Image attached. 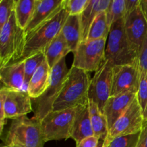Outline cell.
Masks as SVG:
<instances>
[{
  "instance_id": "cell-18",
  "label": "cell",
  "mask_w": 147,
  "mask_h": 147,
  "mask_svg": "<svg viewBox=\"0 0 147 147\" xmlns=\"http://www.w3.org/2000/svg\"><path fill=\"white\" fill-rule=\"evenodd\" d=\"M111 0H90L83 12L80 15L81 27V42L87 38L89 29L96 17L100 13L106 11Z\"/></svg>"
},
{
  "instance_id": "cell-37",
  "label": "cell",
  "mask_w": 147,
  "mask_h": 147,
  "mask_svg": "<svg viewBox=\"0 0 147 147\" xmlns=\"http://www.w3.org/2000/svg\"><path fill=\"white\" fill-rule=\"evenodd\" d=\"M103 144H104V141L100 140L99 141V143L98 144L97 147H103Z\"/></svg>"
},
{
  "instance_id": "cell-29",
  "label": "cell",
  "mask_w": 147,
  "mask_h": 147,
  "mask_svg": "<svg viewBox=\"0 0 147 147\" xmlns=\"http://www.w3.org/2000/svg\"><path fill=\"white\" fill-rule=\"evenodd\" d=\"M140 133L127 135L116 138L111 142L109 147H136L139 141Z\"/></svg>"
},
{
  "instance_id": "cell-31",
  "label": "cell",
  "mask_w": 147,
  "mask_h": 147,
  "mask_svg": "<svg viewBox=\"0 0 147 147\" xmlns=\"http://www.w3.org/2000/svg\"><path fill=\"white\" fill-rule=\"evenodd\" d=\"M136 97L144 112L147 106V75L141 77L139 90L136 94Z\"/></svg>"
},
{
  "instance_id": "cell-15",
  "label": "cell",
  "mask_w": 147,
  "mask_h": 147,
  "mask_svg": "<svg viewBox=\"0 0 147 147\" xmlns=\"http://www.w3.org/2000/svg\"><path fill=\"white\" fill-rule=\"evenodd\" d=\"M136 97V93H126L109 98L103 111L107 120L109 131L123 114Z\"/></svg>"
},
{
  "instance_id": "cell-5",
  "label": "cell",
  "mask_w": 147,
  "mask_h": 147,
  "mask_svg": "<svg viewBox=\"0 0 147 147\" xmlns=\"http://www.w3.org/2000/svg\"><path fill=\"white\" fill-rule=\"evenodd\" d=\"M45 143L40 121L27 116L13 119L5 139L10 147H43Z\"/></svg>"
},
{
  "instance_id": "cell-23",
  "label": "cell",
  "mask_w": 147,
  "mask_h": 147,
  "mask_svg": "<svg viewBox=\"0 0 147 147\" xmlns=\"http://www.w3.org/2000/svg\"><path fill=\"white\" fill-rule=\"evenodd\" d=\"M36 0H15L16 20L20 27L25 30L34 13Z\"/></svg>"
},
{
  "instance_id": "cell-4",
  "label": "cell",
  "mask_w": 147,
  "mask_h": 147,
  "mask_svg": "<svg viewBox=\"0 0 147 147\" xmlns=\"http://www.w3.org/2000/svg\"><path fill=\"white\" fill-rule=\"evenodd\" d=\"M26 34L16 20L14 11L5 25L0 30V65L18 62L24 53Z\"/></svg>"
},
{
  "instance_id": "cell-7",
  "label": "cell",
  "mask_w": 147,
  "mask_h": 147,
  "mask_svg": "<svg viewBox=\"0 0 147 147\" xmlns=\"http://www.w3.org/2000/svg\"><path fill=\"white\" fill-rule=\"evenodd\" d=\"M74 115L75 108L48 113L40 121L45 142L70 138Z\"/></svg>"
},
{
  "instance_id": "cell-33",
  "label": "cell",
  "mask_w": 147,
  "mask_h": 147,
  "mask_svg": "<svg viewBox=\"0 0 147 147\" xmlns=\"http://www.w3.org/2000/svg\"><path fill=\"white\" fill-rule=\"evenodd\" d=\"M136 147H147V125H144Z\"/></svg>"
},
{
  "instance_id": "cell-35",
  "label": "cell",
  "mask_w": 147,
  "mask_h": 147,
  "mask_svg": "<svg viewBox=\"0 0 147 147\" xmlns=\"http://www.w3.org/2000/svg\"><path fill=\"white\" fill-rule=\"evenodd\" d=\"M139 6L147 22V0H140Z\"/></svg>"
},
{
  "instance_id": "cell-25",
  "label": "cell",
  "mask_w": 147,
  "mask_h": 147,
  "mask_svg": "<svg viewBox=\"0 0 147 147\" xmlns=\"http://www.w3.org/2000/svg\"><path fill=\"white\" fill-rule=\"evenodd\" d=\"M46 60L44 53H40L23 60L24 63V83L23 90L27 91L32 77L43 62Z\"/></svg>"
},
{
  "instance_id": "cell-1",
  "label": "cell",
  "mask_w": 147,
  "mask_h": 147,
  "mask_svg": "<svg viewBox=\"0 0 147 147\" xmlns=\"http://www.w3.org/2000/svg\"><path fill=\"white\" fill-rule=\"evenodd\" d=\"M90 82V76L88 72L72 66L63 83L61 91L55 101L53 111L88 104Z\"/></svg>"
},
{
  "instance_id": "cell-38",
  "label": "cell",
  "mask_w": 147,
  "mask_h": 147,
  "mask_svg": "<svg viewBox=\"0 0 147 147\" xmlns=\"http://www.w3.org/2000/svg\"><path fill=\"white\" fill-rule=\"evenodd\" d=\"M1 147H10L9 146H8V145H4V146H1Z\"/></svg>"
},
{
  "instance_id": "cell-3",
  "label": "cell",
  "mask_w": 147,
  "mask_h": 147,
  "mask_svg": "<svg viewBox=\"0 0 147 147\" xmlns=\"http://www.w3.org/2000/svg\"><path fill=\"white\" fill-rule=\"evenodd\" d=\"M69 15L63 7L51 19L27 34L24 53L19 61H23L37 53H44L47 46L60 34Z\"/></svg>"
},
{
  "instance_id": "cell-13",
  "label": "cell",
  "mask_w": 147,
  "mask_h": 147,
  "mask_svg": "<svg viewBox=\"0 0 147 147\" xmlns=\"http://www.w3.org/2000/svg\"><path fill=\"white\" fill-rule=\"evenodd\" d=\"M124 29L131 42L139 53L147 34V22L140 6L131 11L124 18Z\"/></svg>"
},
{
  "instance_id": "cell-36",
  "label": "cell",
  "mask_w": 147,
  "mask_h": 147,
  "mask_svg": "<svg viewBox=\"0 0 147 147\" xmlns=\"http://www.w3.org/2000/svg\"><path fill=\"white\" fill-rule=\"evenodd\" d=\"M144 116V125H147V106L143 112Z\"/></svg>"
},
{
  "instance_id": "cell-34",
  "label": "cell",
  "mask_w": 147,
  "mask_h": 147,
  "mask_svg": "<svg viewBox=\"0 0 147 147\" xmlns=\"http://www.w3.org/2000/svg\"><path fill=\"white\" fill-rule=\"evenodd\" d=\"M125 1H126V16L140 4V0H125Z\"/></svg>"
},
{
  "instance_id": "cell-21",
  "label": "cell",
  "mask_w": 147,
  "mask_h": 147,
  "mask_svg": "<svg viewBox=\"0 0 147 147\" xmlns=\"http://www.w3.org/2000/svg\"><path fill=\"white\" fill-rule=\"evenodd\" d=\"M61 32L71 52L74 53L81 42L80 15H69L63 25Z\"/></svg>"
},
{
  "instance_id": "cell-6",
  "label": "cell",
  "mask_w": 147,
  "mask_h": 147,
  "mask_svg": "<svg viewBox=\"0 0 147 147\" xmlns=\"http://www.w3.org/2000/svg\"><path fill=\"white\" fill-rule=\"evenodd\" d=\"M69 70L66 65L65 57L52 68L50 81L46 90L40 97L32 99L34 104L33 119L41 121L48 113L53 111V105L61 91Z\"/></svg>"
},
{
  "instance_id": "cell-16",
  "label": "cell",
  "mask_w": 147,
  "mask_h": 147,
  "mask_svg": "<svg viewBox=\"0 0 147 147\" xmlns=\"http://www.w3.org/2000/svg\"><path fill=\"white\" fill-rule=\"evenodd\" d=\"M93 136L94 132L90 121L88 103L76 106L70 138L78 144L83 139Z\"/></svg>"
},
{
  "instance_id": "cell-12",
  "label": "cell",
  "mask_w": 147,
  "mask_h": 147,
  "mask_svg": "<svg viewBox=\"0 0 147 147\" xmlns=\"http://www.w3.org/2000/svg\"><path fill=\"white\" fill-rule=\"evenodd\" d=\"M140 83V73L136 66L125 65H115L111 96L126 93L137 94Z\"/></svg>"
},
{
  "instance_id": "cell-32",
  "label": "cell",
  "mask_w": 147,
  "mask_h": 147,
  "mask_svg": "<svg viewBox=\"0 0 147 147\" xmlns=\"http://www.w3.org/2000/svg\"><path fill=\"white\" fill-rule=\"evenodd\" d=\"M100 139L96 136H93L86 138L77 144L76 147H97Z\"/></svg>"
},
{
  "instance_id": "cell-19",
  "label": "cell",
  "mask_w": 147,
  "mask_h": 147,
  "mask_svg": "<svg viewBox=\"0 0 147 147\" xmlns=\"http://www.w3.org/2000/svg\"><path fill=\"white\" fill-rule=\"evenodd\" d=\"M51 70L47 61L45 60L34 73L27 90L32 100L40 97L46 90L50 81Z\"/></svg>"
},
{
  "instance_id": "cell-26",
  "label": "cell",
  "mask_w": 147,
  "mask_h": 147,
  "mask_svg": "<svg viewBox=\"0 0 147 147\" xmlns=\"http://www.w3.org/2000/svg\"><path fill=\"white\" fill-rule=\"evenodd\" d=\"M107 22L109 27L126 16V1L125 0H111L110 4L106 11Z\"/></svg>"
},
{
  "instance_id": "cell-20",
  "label": "cell",
  "mask_w": 147,
  "mask_h": 147,
  "mask_svg": "<svg viewBox=\"0 0 147 147\" xmlns=\"http://www.w3.org/2000/svg\"><path fill=\"white\" fill-rule=\"evenodd\" d=\"M70 52L71 50L61 32L44 50L46 61L51 69Z\"/></svg>"
},
{
  "instance_id": "cell-11",
  "label": "cell",
  "mask_w": 147,
  "mask_h": 147,
  "mask_svg": "<svg viewBox=\"0 0 147 147\" xmlns=\"http://www.w3.org/2000/svg\"><path fill=\"white\" fill-rule=\"evenodd\" d=\"M0 103L4 106L6 119L27 116L32 111V98L25 90L2 87L0 90Z\"/></svg>"
},
{
  "instance_id": "cell-2",
  "label": "cell",
  "mask_w": 147,
  "mask_h": 147,
  "mask_svg": "<svg viewBox=\"0 0 147 147\" xmlns=\"http://www.w3.org/2000/svg\"><path fill=\"white\" fill-rule=\"evenodd\" d=\"M139 51L131 42L124 29V18L115 22L110 27L105 60L115 65H130L138 67Z\"/></svg>"
},
{
  "instance_id": "cell-8",
  "label": "cell",
  "mask_w": 147,
  "mask_h": 147,
  "mask_svg": "<svg viewBox=\"0 0 147 147\" xmlns=\"http://www.w3.org/2000/svg\"><path fill=\"white\" fill-rule=\"evenodd\" d=\"M107 39L80 42L73 53V67L86 72L97 71L105 61Z\"/></svg>"
},
{
  "instance_id": "cell-9",
  "label": "cell",
  "mask_w": 147,
  "mask_h": 147,
  "mask_svg": "<svg viewBox=\"0 0 147 147\" xmlns=\"http://www.w3.org/2000/svg\"><path fill=\"white\" fill-rule=\"evenodd\" d=\"M144 127L143 110L137 97L121 117L109 129L103 147H109L111 142L116 138L127 135L136 134L142 131Z\"/></svg>"
},
{
  "instance_id": "cell-27",
  "label": "cell",
  "mask_w": 147,
  "mask_h": 147,
  "mask_svg": "<svg viewBox=\"0 0 147 147\" xmlns=\"http://www.w3.org/2000/svg\"><path fill=\"white\" fill-rule=\"evenodd\" d=\"M90 0H63V7L70 15H80Z\"/></svg>"
},
{
  "instance_id": "cell-30",
  "label": "cell",
  "mask_w": 147,
  "mask_h": 147,
  "mask_svg": "<svg viewBox=\"0 0 147 147\" xmlns=\"http://www.w3.org/2000/svg\"><path fill=\"white\" fill-rule=\"evenodd\" d=\"M138 69L140 73V78L147 75V34L141 47L138 56Z\"/></svg>"
},
{
  "instance_id": "cell-17",
  "label": "cell",
  "mask_w": 147,
  "mask_h": 147,
  "mask_svg": "<svg viewBox=\"0 0 147 147\" xmlns=\"http://www.w3.org/2000/svg\"><path fill=\"white\" fill-rule=\"evenodd\" d=\"M0 80L4 87L23 90L24 83V61L11 63L1 67L0 68Z\"/></svg>"
},
{
  "instance_id": "cell-24",
  "label": "cell",
  "mask_w": 147,
  "mask_h": 147,
  "mask_svg": "<svg viewBox=\"0 0 147 147\" xmlns=\"http://www.w3.org/2000/svg\"><path fill=\"white\" fill-rule=\"evenodd\" d=\"M110 27L107 22L106 11L100 13L92 23L86 40H94L99 39H108Z\"/></svg>"
},
{
  "instance_id": "cell-22",
  "label": "cell",
  "mask_w": 147,
  "mask_h": 147,
  "mask_svg": "<svg viewBox=\"0 0 147 147\" xmlns=\"http://www.w3.org/2000/svg\"><path fill=\"white\" fill-rule=\"evenodd\" d=\"M88 103L94 136L100 140L105 141L109 134V126L106 116L93 100H88Z\"/></svg>"
},
{
  "instance_id": "cell-10",
  "label": "cell",
  "mask_w": 147,
  "mask_h": 147,
  "mask_svg": "<svg viewBox=\"0 0 147 147\" xmlns=\"http://www.w3.org/2000/svg\"><path fill=\"white\" fill-rule=\"evenodd\" d=\"M113 67L109 60H105L92 78L89 85L88 100L96 103L102 113L106 102L111 97Z\"/></svg>"
},
{
  "instance_id": "cell-14",
  "label": "cell",
  "mask_w": 147,
  "mask_h": 147,
  "mask_svg": "<svg viewBox=\"0 0 147 147\" xmlns=\"http://www.w3.org/2000/svg\"><path fill=\"white\" fill-rule=\"evenodd\" d=\"M63 8V0H36L34 13L24 30L26 36Z\"/></svg>"
},
{
  "instance_id": "cell-28",
  "label": "cell",
  "mask_w": 147,
  "mask_h": 147,
  "mask_svg": "<svg viewBox=\"0 0 147 147\" xmlns=\"http://www.w3.org/2000/svg\"><path fill=\"white\" fill-rule=\"evenodd\" d=\"M15 8V0L0 1V30L9 21Z\"/></svg>"
}]
</instances>
